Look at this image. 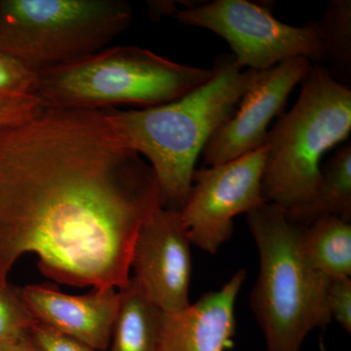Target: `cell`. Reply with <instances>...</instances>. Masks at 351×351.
Here are the masks:
<instances>
[{"label":"cell","instance_id":"cell-1","mask_svg":"<svg viewBox=\"0 0 351 351\" xmlns=\"http://www.w3.org/2000/svg\"><path fill=\"white\" fill-rule=\"evenodd\" d=\"M160 207L151 165L105 110L43 106L0 127V287L34 253L56 282L123 288L138 230Z\"/></svg>","mask_w":351,"mask_h":351},{"label":"cell","instance_id":"cell-2","mask_svg":"<svg viewBox=\"0 0 351 351\" xmlns=\"http://www.w3.org/2000/svg\"><path fill=\"white\" fill-rule=\"evenodd\" d=\"M213 77L179 100L135 110H105L124 145L151 165L162 208L181 212L198 156L219 127L237 112L258 71L242 69L232 54L215 60Z\"/></svg>","mask_w":351,"mask_h":351},{"label":"cell","instance_id":"cell-3","mask_svg":"<svg viewBox=\"0 0 351 351\" xmlns=\"http://www.w3.org/2000/svg\"><path fill=\"white\" fill-rule=\"evenodd\" d=\"M247 223L260 257L250 304L267 351H301L309 332L331 323L327 304L331 279L302 257L304 226L288 219L284 208L263 203L247 214Z\"/></svg>","mask_w":351,"mask_h":351},{"label":"cell","instance_id":"cell-4","mask_svg":"<svg viewBox=\"0 0 351 351\" xmlns=\"http://www.w3.org/2000/svg\"><path fill=\"white\" fill-rule=\"evenodd\" d=\"M213 75V69L179 64L137 46H117L38 71V97L45 107L66 110L147 108L179 100Z\"/></svg>","mask_w":351,"mask_h":351},{"label":"cell","instance_id":"cell-5","mask_svg":"<svg viewBox=\"0 0 351 351\" xmlns=\"http://www.w3.org/2000/svg\"><path fill=\"white\" fill-rule=\"evenodd\" d=\"M294 107L269 131L262 189L265 201L284 209L311 199L320 160L351 131V90L327 66L311 64Z\"/></svg>","mask_w":351,"mask_h":351},{"label":"cell","instance_id":"cell-6","mask_svg":"<svg viewBox=\"0 0 351 351\" xmlns=\"http://www.w3.org/2000/svg\"><path fill=\"white\" fill-rule=\"evenodd\" d=\"M133 13L123 0H0V52L38 73L105 49Z\"/></svg>","mask_w":351,"mask_h":351},{"label":"cell","instance_id":"cell-7","mask_svg":"<svg viewBox=\"0 0 351 351\" xmlns=\"http://www.w3.org/2000/svg\"><path fill=\"white\" fill-rule=\"evenodd\" d=\"M157 16L169 15L182 25L202 27L225 39L242 69L263 71L291 58L325 63L317 21L302 27L284 24L269 9L247 0H215L180 9L173 2L149 4Z\"/></svg>","mask_w":351,"mask_h":351},{"label":"cell","instance_id":"cell-8","mask_svg":"<svg viewBox=\"0 0 351 351\" xmlns=\"http://www.w3.org/2000/svg\"><path fill=\"white\" fill-rule=\"evenodd\" d=\"M269 147L219 165L195 169L182 208V223L191 244L215 255L232 239L233 219L263 203L262 180Z\"/></svg>","mask_w":351,"mask_h":351},{"label":"cell","instance_id":"cell-9","mask_svg":"<svg viewBox=\"0 0 351 351\" xmlns=\"http://www.w3.org/2000/svg\"><path fill=\"white\" fill-rule=\"evenodd\" d=\"M191 241L181 212L158 208L138 230L130 269L145 297L163 313L191 304Z\"/></svg>","mask_w":351,"mask_h":351},{"label":"cell","instance_id":"cell-10","mask_svg":"<svg viewBox=\"0 0 351 351\" xmlns=\"http://www.w3.org/2000/svg\"><path fill=\"white\" fill-rule=\"evenodd\" d=\"M311 66L306 58L295 57L258 71L237 112L204 145V167L234 160L267 145L270 121L282 112L289 95L302 82Z\"/></svg>","mask_w":351,"mask_h":351},{"label":"cell","instance_id":"cell-11","mask_svg":"<svg viewBox=\"0 0 351 351\" xmlns=\"http://www.w3.org/2000/svg\"><path fill=\"white\" fill-rule=\"evenodd\" d=\"M25 306L41 324L97 351L108 350L119 307L117 288L64 294L51 285L19 287Z\"/></svg>","mask_w":351,"mask_h":351},{"label":"cell","instance_id":"cell-12","mask_svg":"<svg viewBox=\"0 0 351 351\" xmlns=\"http://www.w3.org/2000/svg\"><path fill=\"white\" fill-rule=\"evenodd\" d=\"M239 269L219 290L205 293L195 304L163 313L158 351H226L237 334L235 304L246 279Z\"/></svg>","mask_w":351,"mask_h":351},{"label":"cell","instance_id":"cell-13","mask_svg":"<svg viewBox=\"0 0 351 351\" xmlns=\"http://www.w3.org/2000/svg\"><path fill=\"white\" fill-rule=\"evenodd\" d=\"M288 219L307 226L323 217L351 223V144L341 147L321 168L319 182L311 199L285 209Z\"/></svg>","mask_w":351,"mask_h":351},{"label":"cell","instance_id":"cell-14","mask_svg":"<svg viewBox=\"0 0 351 351\" xmlns=\"http://www.w3.org/2000/svg\"><path fill=\"white\" fill-rule=\"evenodd\" d=\"M163 311L130 277L119 289V307L108 351H158Z\"/></svg>","mask_w":351,"mask_h":351},{"label":"cell","instance_id":"cell-15","mask_svg":"<svg viewBox=\"0 0 351 351\" xmlns=\"http://www.w3.org/2000/svg\"><path fill=\"white\" fill-rule=\"evenodd\" d=\"M302 257L311 267L330 279L351 276V223L323 217L302 228Z\"/></svg>","mask_w":351,"mask_h":351},{"label":"cell","instance_id":"cell-16","mask_svg":"<svg viewBox=\"0 0 351 351\" xmlns=\"http://www.w3.org/2000/svg\"><path fill=\"white\" fill-rule=\"evenodd\" d=\"M322 36L325 63L330 73L348 87L351 82V1L330 0L322 19L317 21Z\"/></svg>","mask_w":351,"mask_h":351},{"label":"cell","instance_id":"cell-17","mask_svg":"<svg viewBox=\"0 0 351 351\" xmlns=\"http://www.w3.org/2000/svg\"><path fill=\"white\" fill-rule=\"evenodd\" d=\"M38 83L36 71L0 52V108L38 98Z\"/></svg>","mask_w":351,"mask_h":351},{"label":"cell","instance_id":"cell-18","mask_svg":"<svg viewBox=\"0 0 351 351\" xmlns=\"http://www.w3.org/2000/svg\"><path fill=\"white\" fill-rule=\"evenodd\" d=\"M38 320L25 306L19 287H0V348L29 335Z\"/></svg>","mask_w":351,"mask_h":351},{"label":"cell","instance_id":"cell-19","mask_svg":"<svg viewBox=\"0 0 351 351\" xmlns=\"http://www.w3.org/2000/svg\"><path fill=\"white\" fill-rule=\"evenodd\" d=\"M327 304L335 319L348 332H351V280L350 277H339L330 280Z\"/></svg>","mask_w":351,"mask_h":351},{"label":"cell","instance_id":"cell-20","mask_svg":"<svg viewBox=\"0 0 351 351\" xmlns=\"http://www.w3.org/2000/svg\"><path fill=\"white\" fill-rule=\"evenodd\" d=\"M29 337L39 351H97L80 341L50 329L38 321L32 327Z\"/></svg>","mask_w":351,"mask_h":351},{"label":"cell","instance_id":"cell-21","mask_svg":"<svg viewBox=\"0 0 351 351\" xmlns=\"http://www.w3.org/2000/svg\"><path fill=\"white\" fill-rule=\"evenodd\" d=\"M43 106L40 99L34 98L18 105L0 108V127L24 121L36 114Z\"/></svg>","mask_w":351,"mask_h":351},{"label":"cell","instance_id":"cell-22","mask_svg":"<svg viewBox=\"0 0 351 351\" xmlns=\"http://www.w3.org/2000/svg\"><path fill=\"white\" fill-rule=\"evenodd\" d=\"M0 351H39L29 335L0 348Z\"/></svg>","mask_w":351,"mask_h":351},{"label":"cell","instance_id":"cell-23","mask_svg":"<svg viewBox=\"0 0 351 351\" xmlns=\"http://www.w3.org/2000/svg\"><path fill=\"white\" fill-rule=\"evenodd\" d=\"M320 350L321 351H327L326 348H325L324 343H323L322 339L320 341Z\"/></svg>","mask_w":351,"mask_h":351}]
</instances>
